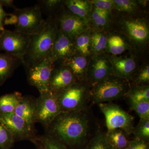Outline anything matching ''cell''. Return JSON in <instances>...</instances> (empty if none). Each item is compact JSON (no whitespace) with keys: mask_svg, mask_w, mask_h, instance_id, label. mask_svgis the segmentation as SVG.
Listing matches in <instances>:
<instances>
[{"mask_svg":"<svg viewBox=\"0 0 149 149\" xmlns=\"http://www.w3.org/2000/svg\"><path fill=\"white\" fill-rule=\"evenodd\" d=\"M125 149H149L148 142L134 139L130 141L128 146Z\"/></svg>","mask_w":149,"mask_h":149,"instance_id":"36","label":"cell"},{"mask_svg":"<svg viewBox=\"0 0 149 149\" xmlns=\"http://www.w3.org/2000/svg\"><path fill=\"white\" fill-rule=\"evenodd\" d=\"M15 31L29 36L42 29L46 23L38 5L32 7L15 9L13 13Z\"/></svg>","mask_w":149,"mask_h":149,"instance_id":"4","label":"cell"},{"mask_svg":"<svg viewBox=\"0 0 149 149\" xmlns=\"http://www.w3.org/2000/svg\"><path fill=\"white\" fill-rule=\"evenodd\" d=\"M131 108L139 115L140 119L149 118V100L136 102L130 101Z\"/></svg>","mask_w":149,"mask_h":149,"instance_id":"30","label":"cell"},{"mask_svg":"<svg viewBox=\"0 0 149 149\" xmlns=\"http://www.w3.org/2000/svg\"><path fill=\"white\" fill-rule=\"evenodd\" d=\"M112 74L111 64L103 57L96 58L92 62L89 77L92 85Z\"/></svg>","mask_w":149,"mask_h":149,"instance_id":"16","label":"cell"},{"mask_svg":"<svg viewBox=\"0 0 149 149\" xmlns=\"http://www.w3.org/2000/svg\"><path fill=\"white\" fill-rule=\"evenodd\" d=\"M109 13L96 8L93 9L92 14L94 23L99 27H103L107 23Z\"/></svg>","mask_w":149,"mask_h":149,"instance_id":"33","label":"cell"},{"mask_svg":"<svg viewBox=\"0 0 149 149\" xmlns=\"http://www.w3.org/2000/svg\"><path fill=\"white\" fill-rule=\"evenodd\" d=\"M55 64L53 59L48 55L26 70L28 83L37 88L40 93L49 91L50 79Z\"/></svg>","mask_w":149,"mask_h":149,"instance_id":"7","label":"cell"},{"mask_svg":"<svg viewBox=\"0 0 149 149\" xmlns=\"http://www.w3.org/2000/svg\"><path fill=\"white\" fill-rule=\"evenodd\" d=\"M125 27L129 37L136 42L142 44L148 40V27L141 19H133L125 22Z\"/></svg>","mask_w":149,"mask_h":149,"instance_id":"17","label":"cell"},{"mask_svg":"<svg viewBox=\"0 0 149 149\" xmlns=\"http://www.w3.org/2000/svg\"><path fill=\"white\" fill-rule=\"evenodd\" d=\"M92 85L90 99L97 104L122 97L130 88L128 80L113 74Z\"/></svg>","mask_w":149,"mask_h":149,"instance_id":"3","label":"cell"},{"mask_svg":"<svg viewBox=\"0 0 149 149\" xmlns=\"http://www.w3.org/2000/svg\"><path fill=\"white\" fill-rule=\"evenodd\" d=\"M0 123L12 134L15 141H31L35 138L34 129L14 112L0 113Z\"/></svg>","mask_w":149,"mask_h":149,"instance_id":"10","label":"cell"},{"mask_svg":"<svg viewBox=\"0 0 149 149\" xmlns=\"http://www.w3.org/2000/svg\"><path fill=\"white\" fill-rule=\"evenodd\" d=\"M86 108L62 112L48 126V135L70 146L84 143L90 133L91 118Z\"/></svg>","mask_w":149,"mask_h":149,"instance_id":"1","label":"cell"},{"mask_svg":"<svg viewBox=\"0 0 149 149\" xmlns=\"http://www.w3.org/2000/svg\"><path fill=\"white\" fill-rule=\"evenodd\" d=\"M114 6L119 11L131 12L136 10L137 3L130 0H115Z\"/></svg>","mask_w":149,"mask_h":149,"instance_id":"34","label":"cell"},{"mask_svg":"<svg viewBox=\"0 0 149 149\" xmlns=\"http://www.w3.org/2000/svg\"><path fill=\"white\" fill-rule=\"evenodd\" d=\"M149 67L147 65L141 70L139 73L136 83L137 84L142 85L149 83Z\"/></svg>","mask_w":149,"mask_h":149,"instance_id":"37","label":"cell"},{"mask_svg":"<svg viewBox=\"0 0 149 149\" xmlns=\"http://www.w3.org/2000/svg\"><path fill=\"white\" fill-rule=\"evenodd\" d=\"M107 38L101 32L94 33L91 37V48L92 50L98 53L107 47Z\"/></svg>","mask_w":149,"mask_h":149,"instance_id":"28","label":"cell"},{"mask_svg":"<svg viewBox=\"0 0 149 149\" xmlns=\"http://www.w3.org/2000/svg\"><path fill=\"white\" fill-rule=\"evenodd\" d=\"M12 14L7 13L3 8V6L0 2V31H3L4 30V22L6 19L12 16Z\"/></svg>","mask_w":149,"mask_h":149,"instance_id":"38","label":"cell"},{"mask_svg":"<svg viewBox=\"0 0 149 149\" xmlns=\"http://www.w3.org/2000/svg\"><path fill=\"white\" fill-rule=\"evenodd\" d=\"M77 52L82 55H88L91 53V37L85 32L79 35L74 40Z\"/></svg>","mask_w":149,"mask_h":149,"instance_id":"26","label":"cell"},{"mask_svg":"<svg viewBox=\"0 0 149 149\" xmlns=\"http://www.w3.org/2000/svg\"><path fill=\"white\" fill-rule=\"evenodd\" d=\"M63 3L71 13L88 22L91 8L89 2L82 0H67Z\"/></svg>","mask_w":149,"mask_h":149,"instance_id":"20","label":"cell"},{"mask_svg":"<svg viewBox=\"0 0 149 149\" xmlns=\"http://www.w3.org/2000/svg\"><path fill=\"white\" fill-rule=\"evenodd\" d=\"M106 135L113 149H125L130 143L127 135L120 129L109 130Z\"/></svg>","mask_w":149,"mask_h":149,"instance_id":"22","label":"cell"},{"mask_svg":"<svg viewBox=\"0 0 149 149\" xmlns=\"http://www.w3.org/2000/svg\"><path fill=\"white\" fill-rule=\"evenodd\" d=\"M130 101L149 100V85H137L130 88L127 94Z\"/></svg>","mask_w":149,"mask_h":149,"instance_id":"23","label":"cell"},{"mask_svg":"<svg viewBox=\"0 0 149 149\" xmlns=\"http://www.w3.org/2000/svg\"><path fill=\"white\" fill-rule=\"evenodd\" d=\"M23 96L19 92H15L0 97V113L14 112Z\"/></svg>","mask_w":149,"mask_h":149,"instance_id":"21","label":"cell"},{"mask_svg":"<svg viewBox=\"0 0 149 149\" xmlns=\"http://www.w3.org/2000/svg\"><path fill=\"white\" fill-rule=\"evenodd\" d=\"M64 12L56 17L58 29L74 40L86 31L88 22L74 15L68 10Z\"/></svg>","mask_w":149,"mask_h":149,"instance_id":"12","label":"cell"},{"mask_svg":"<svg viewBox=\"0 0 149 149\" xmlns=\"http://www.w3.org/2000/svg\"><path fill=\"white\" fill-rule=\"evenodd\" d=\"M107 47L111 53L115 55L123 53L127 48L124 40L118 35H112L107 39Z\"/></svg>","mask_w":149,"mask_h":149,"instance_id":"25","label":"cell"},{"mask_svg":"<svg viewBox=\"0 0 149 149\" xmlns=\"http://www.w3.org/2000/svg\"><path fill=\"white\" fill-rule=\"evenodd\" d=\"M74 40L58 29L49 55L55 63L63 62L77 53Z\"/></svg>","mask_w":149,"mask_h":149,"instance_id":"11","label":"cell"},{"mask_svg":"<svg viewBox=\"0 0 149 149\" xmlns=\"http://www.w3.org/2000/svg\"><path fill=\"white\" fill-rule=\"evenodd\" d=\"M30 37L15 30L5 29L0 35V50L22 61L29 45Z\"/></svg>","mask_w":149,"mask_h":149,"instance_id":"8","label":"cell"},{"mask_svg":"<svg viewBox=\"0 0 149 149\" xmlns=\"http://www.w3.org/2000/svg\"><path fill=\"white\" fill-rule=\"evenodd\" d=\"M106 119L108 131L120 129L128 136L132 134L133 117L117 105L111 103L98 104Z\"/></svg>","mask_w":149,"mask_h":149,"instance_id":"5","label":"cell"},{"mask_svg":"<svg viewBox=\"0 0 149 149\" xmlns=\"http://www.w3.org/2000/svg\"><path fill=\"white\" fill-rule=\"evenodd\" d=\"M61 65L55 67L50 79L49 91L55 94L61 91L77 82V78L69 68Z\"/></svg>","mask_w":149,"mask_h":149,"instance_id":"13","label":"cell"},{"mask_svg":"<svg viewBox=\"0 0 149 149\" xmlns=\"http://www.w3.org/2000/svg\"><path fill=\"white\" fill-rule=\"evenodd\" d=\"M15 142L12 134L0 123V149H10Z\"/></svg>","mask_w":149,"mask_h":149,"instance_id":"29","label":"cell"},{"mask_svg":"<svg viewBox=\"0 0 149 149\" xmlns=\"http://www.w3.org/2000/svg\"><path fill=\"white\" fill-rule=\"evenodd\" d=\"M58 30L56 17H48L42 29L31 35L29 45L23 59L25 70L45 58L50 54Z\"/></svg>","mask_w":149,"mask_h":149,"instance_id":"2","label":"cell"},{"mask_svg":"<svg viewBox=\"0 0 149 149\" xmlns=\"http://www.w3.org/2000/svg\"><path fill=\"white\" fill-rule=\"evenodd\" d=\"M62 112L80 110L86 108L90 99V90L77 83L57 94Z\"/></svg>","mask_w":149,"mask_h":149,"instance_id":"6","label":"cell"},{"mask_svg":"<svg viewBox=\"0 0 149 149\" xmlns=\"http://www.w3.org/2000/svg\"><path fill=\"white\" fill-rule=\"evenodd\" d=\"M92 2L95 8L109 13L114 7V1L111 0H95L92 1Z\"/></svg>","mask_w":149,"mask_h":149,"instance_id":"35","label":"cell"},{"mask_svg":"<svg viewBox=\"0 0 149 149\" xmlns=\"http://www.w3.org/2000/svg\"><path fill=\"white\" fill-rule=\"evenodd\" d=\"M86 149H113L107 139L106 133L98 132L91 139Z\"/></svg>","mask_w":149,"mask_h":149,"instance_id":"24","label":"cell"},{"mask_svg":"<svg viewBox=\"0 0 149 149\" xmlns=\"http://www.w3.org/2000/svg\"><path fill=\"white\" fill-rule=\"evenodd\" d=\"M2 31H0V35H1V32Z\"/></svg>","mask_w":149,"mask_h":149,"instance_id":"41","label":"cell"},{"mask_svg":"<svg viewBox=\"0 0 149 149\" xmlns=\"http://www.w3.org/2000/svg\"><path fill=\"white\" fill-rule=\"evenodd\" d=\"M45 149H68L66 146L49 135L37 138Z\"/></svg>","mask_w":149,"mask_h":149,"instance_id":"31","label":"cell"},{"mask_svg":"<svg viewBox=\"0 0 149 149\" xmlns=\"http://www.w3.org/2000/svg\"><path fill=\"white\" fill-rule=\"evenodd\" d=\"M61 64L69 68L77 80H83L86 75L88 61L82 55L77 53Z\"/></svg>","mask_w":149,"mask_h":149,"instance_id":"19","label":"cell"},{"mask_svg":"<svg viewBox=\"0 0 149 149\" xmlns=\"http://www.w3.org/2000/svg\"><path fill=\"white\" fill-rule=\"evenodd\" d=\"M31 141L34 143L35 146L37 147V149H45L43 146L42 144L41 143V142L37 139V138L35 137L34 139H32Z\"/></svg>","mask_w":149,"mask_h":149,"instance_id":"40","label":"cell"},{"mask_svg":"<svg viewBox=\"0 0 149 149\" xmlns=\"http://www.w3.org/2000/svg\"><path fill=\"white\" fill-rule=\"evenodd\" d=\"M112 74L128 80L136 69V63L133 58L113 57L111 59Z\"/></svg>","mask_w":149,"mask_h":149,"instance_id":"15","label":"cell"},{"mask_svg":"<svg viewBox=\"0 0 149 149\" xmlns=\"http://www.w3.org/2000/svg\"><path fill=\"white\" fill-rule=\"evenodd\" d=\"M132 134L135 139L148 142L149 139V118L140 119L139 124L134 128Z\"/></svg>","mask_w":149,"mask_h":149,"instance_id":"27","label":"cell"},{"mask_svg":"<svg viewBox=\"0 0 149 149\" xmlns=\"http://www.w3.org/2000/svg\"><path fill=\"white\" fill-rule=\"evenodd\" d=\"M40 94L37 99L36 122L47 127L62 111L56 94L49 90Z\"/></svg>","mask_w":149,"mask_h":149,"instance_id":"9","label":"cell"},{"mask_svg":"<svg viewBox=\"0 0 149 149\" xmlns=\"http://www.w3.org/2000/svg\"><path fill=\"white\" fill-rule=\"evenodd\" d=\"M23 64L20 59L6 53H0V86L11 77L14 71Z\"/></svg>","mask_w":149,"mask_h":149,"instance_id":"18","label":"cell"},{"mask_svg":"<svg viewBox=\"0 0 149 149\" xmlns=\"http://www.w3.org/2000/svg\"><path fill=\"white\" fill-rule=\"evenodd\" d=\"M0 2L3 6H5L7 7L12 8L14 9L16 8L14 4V1L13 0H0Z\"/></svg>","mask_w":149,"mask_h":149,"instance_id":"39","label":"cell"},{"mask_svg":"<svg viewBox=\"0 0 149 149\" xmlns=\"http://www.w3.org/2000/svg\"><path fill=\"white\" fill-rule=\"evenodd\" d=\"M61 2V1L58 0H42L38 1V5L42 12L44 11L47 15L48 17H54V13Z\"/></svg>","mask_w":149,"mask_h":149,"instance_id":"32","label":"cell"},{"mask_svg":"<svg viewBox=\"0 0 149 149\" xmlns=\"http://www.w3.org/2000/svg\"><path fill=\"white\" fill-rule=\"evenodd\" d=\"M37 100L26 96L22 99L17 107L14 113L24 119L27 124L34 129L36 122Z\"/></svg>","mask_w":149,"mask_h":149,"instance_id":"14","label":"cell"}]
</instances>
